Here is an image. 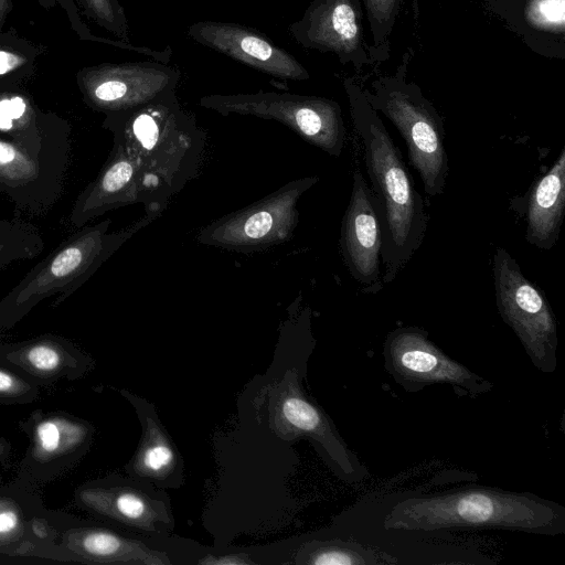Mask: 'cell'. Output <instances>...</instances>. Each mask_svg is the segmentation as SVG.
<instances>
[{
  "label": "cell",
  "mask_w": 565,
  "mask_h": 565,
  "mask_svg": "<svg viewBox=\"0 0 565 565\" xmlns=\"http://www.w3.org/2000/svg\"><path fill=\"white\" fill-rule=\"evenodd\" d=\"M181 72L159 61L104 63L78 73V85L95 107L120 109L150 103L174 90Z\"/></svg>",
  "instance_id": "30bf717a"
},
{
  "label": "cell",
  "mask_w": 565,
  "mask_h": 565,
  "mask_svg": "<svg viewBox=\"0 0 565 565\" xmlns=\"http://www.w3.org/2000/svg\"><path fill=\"white\" fill-rule=\"evenodd\" d=\"M170 536L148 537L110 527H85L65 536L67 546L85 559L96 563L130 565L177 564V553L169 545Z\"/></svg>",
  "instance_id": "2e32d148"
},
{
  "label": "cell",
  "mask_w": 565,
  "mask_h": 565,
  "mask_svg": "<svg viewBox=\"0 0 565 565\" xmlns=\"http://www.w3.org/2000/svg\"><path fill=\"white\" fill-rule=\"evenodd\" d=\"M201 105L224 114L236 111L280 119L333 156H339L344 146L345 127L341 108L337 102L328 98L259 92L205 96Z\"/></svg>",
  "instance_id": "52a82bcc"
},
{
  "label": "cell",
  "mask_w": 565,
  "mask_h": 565,
  "mask_svg": "<svg viewBox=\"0 0 565 565\" xmlns=\"http://www.w3.org/2000/svg\"><path fill=\"white\" fill-rule=\"evenodd\" d=\"M268 408L270 426L278 436L288 441L302 437L312 441L338 478L354 483L369 476L329 415L305 393L296 371H287L273 383Z\"/></svg>",
  "instance_id": "5b68a950"
},
{
  "label": "cell",
  "mask_w": 565,
  "mask_h": 565,
  "mask_svg": "<svg viewBox=\"0 0 565 565\" xmlns=\"http://www.w3.org/2000/svg\"><path fill=\"white\" fill-rule=\"evenodd\" d=\"M385 530L500 529L539 535L565 532V508L530 492L476 486L408 495L390 507Z\"/></svg>",
  "instance_id": "7a4b0ae2"
},
{
  "label": "cell",
  "mask_w": 565,
  "mask_h": 565,
  "mask_svg": "<svg viewBox=\"0 0 565 565\" xmlns=\"http://www.w3.org/2000/svg\"><path fill=\"white\" fill-rule=\"evenodd\" d=\"M353 126L364 149V161L382 224V278L392 282L422 246L428 216L404 162L363 88L353 79L343 83Z\"/></svg>",
  "instance_id": "6da1fadb"
},
{
  "label": "cell",
  "mask_w": 565,
  "mask_h": 565,
  "mask_svg": "<svg viewBox=\"0 0 565 565\" xmlns=\"http://www.w3.org/2000/svg\"><path fill=\"white\" fill-rule=\"evenodd\" d=\"M362 20L360 0H312L288 31L299 45L333 53L341 63L359 68L373 61L365 47Z\"/></svg>",
  "instance_id": "8fae6325"
},
{
  "label": "cell",
  "mask_w": 565,
  "mask_h": 565,
  "mask_svg": "<svg viewBox=\"0 0 565 565\" xmlns=\"http://www.w3.org/2000/svg\"><path fill=\"white\" fill-rule=\"evenodd\" d=\"M407 58L394 76L379 77L364 94L376 113H382L403 137L409 163L430 196L444 193L449 173L445 149L444 119L419 87L406 79Z\"/></svg>",
  "instance_id": "3957f363"
},
{
  "label": "cell",
  "mask_w": 565,
  "mask_h": 565,
  "mask_svg": "<svg viewBox=\"0 0 565 565\" xmlns=\"http://www.w3.org/2000/svg\"><path fill=\"white\" fill-rule=\"evenodd\" d=\"M25 63V58L10 51L0 50V75L7 74Z\"/></svg>",
  "instance_id": "f546056e"
},
{
  "label": "cell",
  "mask_w": 565,
  "mask_h": 565,
  "mask_svg": "<svg viewBox=\"0 0 565 565\" xmlns=\"http://www.w3.org/2000/svg\"><path fill=\"white\" fill-rule=\"evenodd\" d=\"M22 358L31 369L41 373H52L63 363L61 349L50 342H39L28 347Z\"/></svg>",
  "instance_id": "cb8c5ba5"
},
{
  "label": "cell",
  "mask_w": 565,
  "mask_h": 565,
  "mask_svg": "<svg viewBox=\"0 0 565 565\" xmlns=\"http://www.w3.org/2000/svg\"><path fill=\"white\" fill-rule=\"evenodd\" d=\"M386 372L408 393L435 384H448L458 396L477 397L493 388V383L448 356L419 327H398L383 343Z\"/></svg>",
  "instance_id": "8992f818"
},
{
  "label": "cell",
  "mask_w": 565,
  "mask_h": 565,
  "mask_svg": "<svg viewBox=\"0 0 565 565\" xmlns=\"http://www.w3.org/2000/svg\"><path fill=\"white\" fill-rule=\"evenodd\" d=\"M524 17L526 22L536 30L563 35L565 0H527Z\"/></svg>",
  "instance_id": "7402d4cb"
},
{
  "label": "cell",
  "mask_w": 565,
  "mask_h": 565,
  "mask_svg": "<svg viewBox=\"0 0 565 565\" xmlns=\"http://www.w3.org/2000/svg\"><path fill=\"white\" fill-rule=\"evenodd\" d=\"M195 42L265 74L291 81L310 78L307 68L265 35L237 23L199 21L188 28Z\"/></svg>",
  "instance_id": "5bb4252c"
},
{
  "label": "cell",
  "mask_w": 565,
  "mask_h": 565,
  "mask_svg": "<svg viewBox=\"0 0 565 565\" xmlns=\"http://www.w3.org/2000/svg\"><path fill=\"white\" fill-rule=\"evenodd\" d=\"M44 1H58V2H63V0H44Z\"/></svg>",
  "instance_id": "1f68e13d"
},
{
  "label": "cell",
  "mask_w": 565,
  "mask_h": 565,
  "mask_svg": "<svg viewBox=\"0 0 565 565\" xmlns=\"http://www.w3.org/2000/svg\"><path fill=\"white\" fill-rule=\"evenodd\" d=\"M82 503L125 531L148 537L170 536L175 526L166 489L128 478H111L81 492Z\"/></svg>",
  "instance_id": "9c48e42d"
},
{
  "label": "cell",
  "mask_w": 565,
  "mask_h": 565,
  "mask_svg": "<svg viewBox=\"0 0 565 565\" xmlns=\"http://www.w3.org/2000/svg\"><path fill=\"white\" fill-rule=\"evenodd\" d=\"M90 19L98 25L129 42V26L124 8L118 0H79Z\"/></svg>",
  "instance_id": "603a6c76"
},
{
  "label": "cell",
  "mask_w": 565,
  "mask_h": 565,
  "mask_svg": "<svg viewBox=\"0 0 565 565\" xmlns=\"http://www.w3.org/2000/svg\"><path fill=\"white\" fill-rule=\"evenodd\" d=\"M25 390V384L12 373L0 369V395H18Z\"/></svg>",
  "instance_id": "f1b7e54d"
},
{
  "label": "cell",
  "mask_w": 565,
  "mask_h": 565,
  "mask_svg": "<svg viewBox=\"0 0 565 565\" xmlns=\"http://www.w3.org/2000/svg\"><path fill=\"white\" fill-rule=\"evenodd\" d=\"M28 224L0 218V270L10 262L33 257L42 247V239Z\"/></svg>",
  "instance_id": "ffe728a7"
},
{
  "label": "cell",
  "mask_w": 565,
  "mask_h": 565,
  "mask_svg": "<svg viewBox=\"0 0 565 565\" xmlns=\"http://www.w3.org/2000/svg\"><path fill=\"white\" fill-rule=\"evenodd\" d=\"M271 225V215L262 211L254 214L246 221L244 232L248 237L259 238L269 232Z\"/></svg>",
  "instance_id": "83f0119b"
},
{
  "label": "cell",
  "mask_w": 565,
  "mask_h": 565,
  "mask_svg": "<svg viewBox=\"0 0 565 565\" xmlns=\"http://www.w3.org/2000/svg\"><path fill=\"white\" fill-rule=\"evenodd\" d=\"M565 211V148L553 166L532 185L526 205L527 243L552 249L559 236Z\"/></svg>",
  "instance_id": "e0dca14e"
},
{
  "label": "cell",
  "mask_w": 565,
  "mask_h": 565,
  "mask_svg": "<svg viewBox=\"0 0 565 565\" xmlns=\"http://www.w3.org/2000/svg\"><path fill=\"white\" fill-rule=\"evenodd\" d=\"M121 393L134 406L141 426L138 447L126 467L128 475L161 489L181 488L184 460L156 406L142 396L128 391Z\"/></svg>",
  "instance_id": "9a60e30c"
},
{
  "label": "cell",
  "mask_w": 565,
  "mask_h": 565,
  "mask_svg": "<svg viewBox=\"0 0 565 565\" xmlns=\"http://www.w3.org/2000/svg\"><path fill=\"white\" fill-rule=\"evenodd\" d=\"M2 450H3V447H2V445L0 444V455L2 454Z\"/></svg>",
  "instance_id": "d6a6232c"
},
{
  "label": "cell",
  "mask_w": 565,
  "mask_h": 565,
  "mask_svg": "<svg viewBox=\"0 0 565 565\" xmlns=\"http://www.w3.org/2000/svg\"><path fill=\"white\" fill-rule=\"evenodd\" d=\"M21 524L19 512L9 505L0 504V541L14 535Z\"/></svg>",
  "instance_id": "4316f807"
},
{
  "label": "cell",
  "mask_w": 565,
  "mask_h": 565,
  "mask_svg": "<svg viewBox=\"0 0 565 565\" xmlns=\"http://www.w3.org/2000/svg\"><path fill=\"white\" fill-rule=\"evenodd\" d=\"M67 151H36L0 137V192L25 210H45L61 193Z\"/></svg>",
  "instance_id": "4fadbf2b"
},
{
  "label": "cell",
  "mask_w": 565,
  "mask_h": 565,
  "mask_svg": "<svg viewBox=\"0 0 565 565\" xmlns=\"http://www.w3.org/2000/svg\"><path fill=\"white\" fill-rule=\"evenodd\" d=\"M104 252L102 227L85 228L38 265L0 303L1 316L25 313L43 298L68 297L90 275Z\"/></svg>",
  "instance_id": "ba28073f"
},
{
  "label": "cell",
  "mask_w": 565,
  "mask_h": 565,
  "mask_svg": "<svg viewBox=\"0 0 565 565\" xmlns=\"http://www.w3.org/2000/svg\"><path fill=\"white\" fill-rule=\"evenodd\" d=\"M88 436V428L79 423L51 417L34 428V450L41 458H51L76 448Z\"/></svg>",
  "instance_id": "d6986e66"
},
{
  "label": "cell",
  "mask_w": 565,
  "mask_h": 565,
  "mask_svg": "<svg viewBox=\"0 0 565 565\" xmlns=\"http://www.w3.org/2000/svg\"><path fill=\"white\" fill-rule=\"evenodd\" d=\"M132 130L138 140L141 141L145 147L151 148L157 141L159 135V128L156 120V107H151L136 114L132 120Z\"/></svg>",
  "instance_id": "484cf974"
},
{
  "label": "cell",
  "mask_w": 565,
  "mask_h": 565,
  "mask_svg": "<svg viewBox=\"0 0 565 565\" xmlns=\"http://www.w3.org/2000/svg\"><path fill=\"white\" fill-rule=\"evenodd\" d=\"M260 561L254 558L247 551H214L205 547L196 550L192 564L202 565H252L259 564Z\"/></svg>",
  "instance_id": "d4e9b609"
},
{
  "label": "cell",
  "mask_w": 565,
  "mask_h": 565,
  "mask_svg": "<svg viewBox=\"0 0 565 565\" xmlns=\"http://www.w3.org/2000/svg\"><path fill=\"white\" fill-rule=\"evenodd\" d=\"M493 280L501 319L514 331L539 371L555 372L557 322L544 294L503 247H497L493 255Z\"/></svg>",
  "instance_id": "277c9868"
},
{
  "label": "cell",
  "mask_w": 565,
  "mask_h": 565,
  "mask_svg": "<svg viewBox=\"0 0 565 565\" xmlns=\"http://www.w3.org/2000/svg\"><path fill=\"white\" fill-rule=\"evenodd\" d=\"M404 0H362L371 34L373 47L372 57L380 58L381 52L387 49L388 38Z\"/></svg>",
  "instance_id": "44dd1931"
},
{
  "label": "cell",
  "mask_w": 565,
  "mask_h": 565,
  "mask_svg": "<svg viewBox=\"0 0 565 565\" xmlns=\"http://www.w3.org/2000/svg\"><path fill=\"white\" fill-rule=\"evenodd\" d=\"M11 0H0V25L11 10Z\"/></svg>",
  "instance_id": "4dcf8cb0"
},
{
  "label": "cell",
  "mask_w": 565,
  "mask_h": 565,
  "mask_svg": "<svg viewBox=\"0 0 565 565\" xmlns=\"http://www.w3.org/2000/svg\"><path fill=\"white\" fill-rule=\"evenodd\" d=\"M296 564L311 565H375L385 563L381 555L353 540L312 539L296 553Z\"/></svg>",
  "instance_id": "ac0fdd59"
},
{
  "label": "cell",
  "mask_w": 565,
  "mask_h": 565,
  "mask_svg": "<svg viewBox=\"0 0 565 565\" xmlns=\"http://www.w3.org/2000/svg\"><path fill=\"white\" fill-rule=\"evenodd\" d=\"M382 245V224L374 195L358 170L342 222L341 247L345 265L364 294L383 289Z\"/></svg>",
  "instance_id": "7c38bea8"
}]
</instances>
